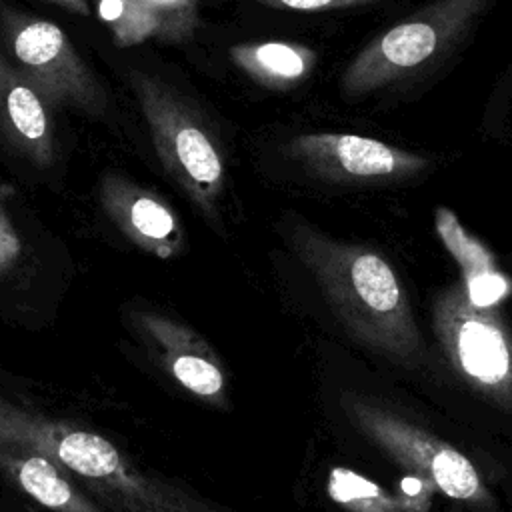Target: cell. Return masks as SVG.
Returning <instances> with one entry per match:
<instances>
[{
    "mask_svg": "<svg viewBox=\"0 0 512 512\" xmlns=\"http://www.w3.org/2000/svg\"><path fill=\"white\" fill-rule=\"evenodd\" d=\"M432 320L450 364L492 402L512 410V340L494 308L472 304L464 284H454L436 298Z\"/></svg>",
    "mask_w": 512,
    "mask_h": 512,
    "instance_id": "obj_6",
    "label": "cell"
},
{
    "mask_svg": "<svg viewBox=\"0 0 512 512\" xmlns=\"http://www.w3.org/2000/svg\"><path fill=\"white\" fill-rule=\"evenodd\" d=\"M130 84L168 176L212 222L220 218L224 158L202 116L168 84L134 70Z\"/></svg>",
    "mask_w": 512,
    "mask_h": 512,
    "instance_id": "obj_4",
    "label": "cell"
},
{
    "mask_svg": "<svg viewBox=\"0 0 512 512\" xmlns=\"http://www.w3.org/2000/svg\"><path fill=\"white\" fill-rule=\"evenodd\" d=\"M326 490L336 504L350 512H416L408 500L394 498L388 490L348 468H332Z\"/></svg>",
    "mask_w": 512,
    "mask_h": 512,
    "instance_id": "obj_16",
    "label": "cell"
},
{
    "mask_svg": "<svg viewBox=\"0 0 512 512\" xmlns=\"http://www.w3.org/2000/svg\"><path fill=\"white\" fill-rule=\"evenodd\" d=\"M0 472L52 512H106L66 470L36 450L0 442Z\"/></svg>",
    "mask_w": 512,
    "mask_h": 512,
    "instance_id": "obj_13",
    "label": "cell"
},
{
    "mask_svg": "<svg viewBox=\"0 0 512 512\" xmlns=\"http://www.w3.org/2000/svg\"><path fill=\"white\" fill-rule=\"evenodd\" d=\"M20 254H22V238L10 218V212L0 200V278L6 276L16 266Z\"/></svg>",
    "mask_w": 512,
    "mask_h": 512,
    "instance_id": "obj_18",
    "label": "cell"
},
{
    "mask_svg": "<svg viewBox=\"0 0 512 512\" xmlns=\"http://www.w3.org/2000/svg\"><path fill=\"white\" fill-rule=\"evenodd\" d=\"M0 34L18 70L52 106L86 114L106 108V92L56 24L12 8L0 10Z\"/></svg>",
    "mask_w": 512,
    "mask_h": 512,
    "instance_id": "obj_7",
    "label": "cell"
},
{
    "mask_svg": "<svg viewBox=\"0 0 512 512\" xmlns=\"http://www.w3.org/2000/svg\"><path fill=\"white\" fill-rule=\"evenodd\" d=\"M288 152L314 176L338 184L400 182L430 166L426 156L344 132L298 134L288 142Z\"/></svg>",
    "mask_w": 512,
    "mask_h": 512,
    "instance_id": "obj_8",
    "label": "cell"
},
{
    "mask_svg": "<svg viewBox=\"0 0 512 512\" xmlns=\"http://www.w3.org/2000/svg\"><path fill=\"white\" fill-rule=\"evenodd\" d=\"M494 0H432L372 38L346 66L340 90L360 100L384 86L412 78L446 56L476 26Z\"/></svg>",
    "mask_w": 512,
    "mask_h": 512,
    "instance_id": "obj_3",
    "label": "cell"
},
{
    "mask_svg": "<svg viewBox=\"0 0 512 512\" xmlns=\"http://www.w3.org/2000/svg\"><path fill=\"white\" fill-rule=\"evenodd\" d=\"M434 226L446 250L456 258L462 270V284L472 304L494 308L498 302L508 298L512 284L496 266V258L460 224L458 216L450 208H436Z\"/></svg>",
    "mask_w": 512,
    "mask_h": 512,
    "instance_id": "obj_14",
    "label": "cell"
},
{
    "mask_svg": "<svg viewBox=\"0 0 512 512\" xmlns=\"http://www.w3.org/2000/svg\"><path fill=\"white\" fill-rule=\"evenodd\" d=\"M200 0H98V14L122 48L158 40L182 44L198 28Z\"/></svg>",
    "mask_w": 512,
    "mask_h": 512,
    "instance_id": "obj_12",
    "label": "cell"
},
{
    "mask_svg": "<svg viewBox=\"0 0 512 512\" xmlns=\"http://www.w3.org/2000/svg\"><path fill=\"white\" fill-rule=\"evenodd\" d=\"M0 132L4 142L36 168L54 162V130L48 100L0 54Z\"/></svg>",
    "mask_w": 512,
    "mask_h": 512,
    "instance_id": "obj_11",
    "label": "cell"
},
{
    "mask_svg": "<svg viewBox=\"0 0 512 512\" xmlns=\"http://www.w3.org/2000/svg\"><path fill=\"white\" fill-rule=\"evenodd\" d=\"M286 236L356 342L396 362L420 356L422 336L388 260L368 246L334 240L300 220L288 224Z\"/></svg>",
    "mask_w": 512,
    "mask_h": 512,
    "instance_id": "obj_2",
    "label": "cell"
},
{
    "mask_svg": "<svg viewBox=\"0 0 512 512\" xmlns=\"http://www.w3.org/2000/svg\"><path fill=\"white\" fill-rule=\"evenodd\" d=\"M230 58L246 76L272 90L304 82L316 66L314 50L292 42H246L230 48Z\"/></svg>",
    "mask_w": 512,
    "mask_h": 512,
    "instance_id": "obj_15",
    "label": "cell"
},
{
    "mask_svg": "<svg viewBox=\"0 0 512 512\" xmlns=\"http://www.w3.org/2000/svg\"><path fill=\"white\" fill-rule=\"evenodd\" d=\"M134 324L162 368L190 394L214 406L226 404V374L216 352L188 326L158 314L136 310Z\"/></svg>",
    "mask_w": 512,
    "mask_h": 512,
    "instance_id": "obj_9",
    "label": "cell"
},
{
    "mask_svg": "<svg viewBox=\"0 0 512 512\" xmlns=\"http://www.w3.org/2000/svg\"><path fill=\"white\" fill-rule=\"evenodd\" d=\"M258 4L278 8V10H298V12H328V10H350L364 6H378L390 0H254Z\"/></svg>",
    "mask_w": 512,
    "mask_h": 512,
    "instance_id": "obj_17",
    "label": "cell"
},
{
    "mask_svg": "<svg viewBox=\"0 0 512 512\" xmlns=\"http://www.w3.org/2000/svg\"><path fill=\"white\" fill-rule=\"evenodd\" d=\"M0 442L48 456L108 512H226L182 484L142 470L106 436L2 394Z\"/></svg>",
    "mask_w": 512,
    "mask_h": 512,
    "instance_id": "obj_1",
    "label": "cell"
},
{
    "mask_svg": "<svg viewBox=\"0 0 512 512\" xmlns=\"http://www.w3.org/2000/svg\"><path fill=\"white\" fill-rule=\"evenodd\" d=\"M100 204L116 228L144 252L158 258H172L182 252V226L158 194L108 172L100 180Z\"/></svg>",
    "mask_w": 512,
    "mask_h": 512,
    "instance_id": "obj_10",
    "label": "cell"
},
{
    "mask_svg": "<svg viewBox=\"0 0 512 512\" xmlns=\"http://www.w3.org/2000/svg\"><path fill=\"white\" fill-rule=\"evenodd\" d=\"M46 2H52V4H56V6H60V8H64V10H68V12H72V14H76V16H88L90 14V4H88V0H46Z\"/></svg>",
    "mask_w": 512,
    "mask_h": 512,
    "instance_id": "obj_19",
    "label": "cell"
},
{
    "mask_svg": "<svg viewBox=\"0 0 512 512\" xmlns=\"http://www.w3.org/2000/svg\"><path fill=\"white\" fill-rule=\"evenodd\" d=\"M340 404L356 430L416 476L424 478L434 490L478 510L496 508L474 464L452 444L432 436L376 400L342 394Z\"/></svg>",
    "mask_w": 512,
    "mask_h": 512,
    "instance_id": "obj_5",
    "label": "cell"
}]
</instances>
